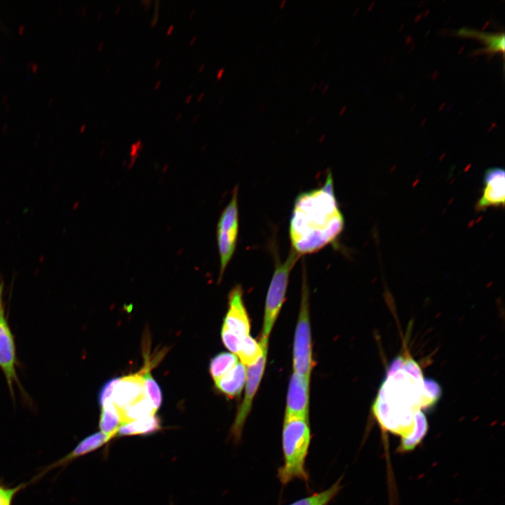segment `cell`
<instances>
[{
	"instance_id": "10",
	"label": "cell",
	"mask_w": 505,
	"mask_h": 505,
	"mask_svg": "<svg viewBox=\"0 0 505 505\" xmlns=\"http://www.w3.org/2000/svg\"><path fill=\"white\" fill-rule=\"evenodd\" d=\"M310 380L292 372L288 388L285 416L309 420Z\"/></svg>"
},
{
	"instance_id": "28",
	"label": "cell",
	"mask_w": 505,
	"mask_h": 505,
	"mask_svg": "<svg viewBox=\"0 0 505 505\" xmlns=\"http://www.w3.org/2000/svg\"><path fill=\"white\" fill-rule=\"evenodd\" d=\"M141 3L143 5L144 9L145 11H148L150 8V5L152 3V1L151 0H142L141 1Z\"/></svg>"
},
{
	"instance_id": "9",
	"label": "cell",
	"mask_w": 505,
	"mask_h": 505,
	"mask_svg": "<svg viewBox=\"0 0 505 505\" xmlns=\"http://www.w3.org/2000/svg\"><path fill=\"white\" fill-rule=\"evenodd\" d=\"M484 187L476 210L483 211L492 206H504L505 201V173L501 168L486 170L483 177Z\"/></svg>"
},
{
	"instance_id": "23",
	"label": "cell",
	"mask_w": 505,
	"mask_h": 505,
	"mask_svg": "<svg viewBox=\"0 0 505 505\" xmlns=\"http://www.w3.org/2000/svg\"><path fill=\"white\" fill-rule=\"evenodd\" d=\"M221 337L226 348H227L231 353L237 355L243 339L230 332L224 327H222Z\"/></svg>"
},
{
	"instance_id": "34",
	"label": "cell",
	"mask_w": 505,
	"mask_h": 505,
	"mask_svg": "<svg viewBox=\"0 0 505 505\" xmlns=\"http://www.w3.org/2000/svg\"><path fill=\"white\" fill-rule=\"evenodd\" d=\"M197 36L194 35L189 40V45H194L196 41Z\"/></svg>"
},
{
	"instance_id": "31",
	"label": "cell",
	"mask_w": 505,
	"mask_h": 505,
	"mask_svg": "<svg viewBox=\"0 0 505 505\" xmlns=\"http://www.w3.org/2000/svg\"><path fill=\"white\" fill-rule=\"evenodd\" d=\"M161 62H162L161 59V58H158V59L155 61V62H154V67L155 69L159 68V66L161 65Z\"/></svg>"
},
{
	"instance_id": "5",
	"label": "cell",
	"mask_w": 505,
	"mask_h": 505,
	"mask_svg": "<svg viewBox=\"0 0 505 505\" xmlns=\"http://www.w3.org/2000/svg\"><path fill=\"white\" fill-rule=\"evenodd\" d=\"M238 187L236 186L231 198L220 216L216 237L220 256L219 281H222L225 269L236 250L238 234Z\"/></svg>"
},
{
	"instance_id": "43",
	"label": "cell",
	"mask_w": 505,
	"mask_h": 505,
	"mask_svg": "<svg viewBox=\"0 0 505 505\" xmlns=\"http://www.w3.org/2000/svg\"><path fill=\"white\" fill-rule=\"evenodd\" d=\"M285 3H286V0H283V1L280 3V6H280L281 8H282Z\"/></svg>"
},
{
	"instance_id": "44",
	"label": "cell",
	"mask_w": 505,
	"mask_h": 505,
	"mask_svg": "<svg viewBox=\"0 0 505 505\" xmlns=\"http://www.w3.org/2000/svg\"><path fill=\"white\" fill-rule=\"evenodd\" d=\"M316 83H314L312 86L311 87V90H313L314 88H315Z\"/></svg>"
},
{
	"instance_id": "40",
	"label": "cell",
	"mask_w": 505,
	"mask_h": 505,
	"mask_svg": "<svg viewBox=\"0 0 505 505\" xmlns=\"http://www.w3.org/2000/svg\"><path fill=\"white\" fill-rule=\"evenodd\" d=\"M121 9V6L120 5L117 6L114 11L115 14L119 13Z\"/></svg>"
},
{
	"instance_id": "24",
	"label": "cell",
	"mask_w": 505,
	"mask_h": 505,
	"mask_svg": "<svg viewBox=\"0 0 505 505\" xmlns=\"http://www.w3.org/2000/svg\"><path fill=\"white\" fill-rule=\"evenodd\" d=\"M118 378H113L107 381L102 387L99 393V403L102 405L105 403L112 401L113 389Z\"/></svg>"
},
{
	"instance_id": "12",
	"label": "cell",
	"mask_w": 505,
	"mask_h": 505,
	"mask_svg": "<svg viewBox=\"0 0 505 505\" xmlns=\"http://www.w3.org/2000/svg\"><path fill=\"white\" fill-rule=\"evenodd\" d=\"M246 380V368L238 363L231 370L215 382L216 389L226 397L233 398L238 396Z\"/></svg>"
},
{
	"instance_id": "29",
	"label": "cell",
	"mask_w": 505,
	"mask_h": 505,
	"mask_svg": "<svg viewBox=\"0 0 505 505\" xmlns=\"http://www.w3.org/2000/svg\"><path fill=\"white\" fill-rule=\"evenodd\" d=\"M224 71H225V68L223 67L220 68L217 70V74H216V77H217V80H220L222 78V76H223V74L224 73Z\"/></svg>"
},
{
	"instance_id": "22",
	"label": "cell",
	"mask_w": 505,
	"mask_h": 505,
	"mask_svg": "<svg viewBox=\"0 0 505 505\" xmlns=\"http://www.w3.org/2000/svg\"><path fill=\"white\" fill-rule=\"evenodd\" d=\"M426 428L424 418L422 416L417 417L414 431L408 438L401 440L400 449L404 451L413 450L424 436Z\"/></svg>"
},
{
	"instance_id": "19",
	"label": "cell",
	"mask_w": 505,
	"mask_h": 505,
	"mask_svg": "<svg viewBox=\"0 0 505 505\" xmlns=\"http://www.w3.org/2000/svg\"><path fill=\"white\" fill-rule=\"evenodd\" d=\"M152 367L149 363H145L140 371L142 373L146 396L156 412L161 405L162 393L159 385L150 373Z\"/></svg>"
},
{
	"instance_id": "21",
	"label": "cell",
	"mask_w": 505,
	"mask_h": 505,
	"mask_svg": "<svg viewBox=\"0 0 505 505\" xmlns=\"http://www.w3.org/2000/svg\"><path fill=\"white\" fill-rule=\"evenodd\" d=\"M339 488V483H336L323 492L296 501L290 505H327L338 492Z\"/></svg>"
},
{
	"instance_id": "33",
	"label": "cell",
	"mask_w": 505,
	"mask_h": 505,
	"mask_svg": "<svg viewBox=\"0 0 505 505\" xmlns=\"http://www.w3.org/2000/svg\"><path fill=\"white\" fill-rule=\"evenodd\" d=\"M205 67H206L205 63L201 64L198 67V72L201 73L204 70Z\"/></svg>"
},
{
	"instance_id": "7",
	"label": "cell",
	"mask_w": 505,
	"mask_h": 505,
	"mask_svg": "<svg viewBox=\"0 0 505 505\" xmlns=\"http://www.w3.org/2000/svg\"><path fill=\"white\" fill-rule=\"evenodd\" d=\"M267 353L268 349L255 365L246 368L245 393L231 430L236 439L241 437L244 424L251 410L252 400L264 372Z\"/></svg>"
},
{
	"instance_id": "18",
	"label": "cell",
	"mask_w": 505,
	"mask_h": 505,
	"mask_svg": "<svg viewBox=\"0 0 505 505\" xmlns=\"http://www.w3.org/2000/svg\"><path fill=\"white\" fill-rule=\"evenodd\" d=\"M119 412L122 424L156 415V411L147 396L135 402L125 409L119 410Z\"/></svg>"
},
{
	"instance_id": "46",
	"label": "cell",
	"mask_w": 505,
	"mask_h": 505,
	"mask_svg": "<svg viewBox=\"0 0 505 505\" xmlns=\"http://www.w3.org/2000/svg\"><path fill=\"white\" fill-rule=\"evenodd\" d=\"M318 41H319V38L317 39V40H316V41L315 42L314 44L316 45Z\"/></svg>"
},
{
	"instance_id": "2",
	"label": "cell",
	"mask_w": 505,
	"mask_h": 505,
	"mask_svg": "<svg viewBox=\"0 0 505 505\" xmlns=\"http://www.w3.org/2000/svg\"><path fill=\"white\" fill-rule=\"evenodd\" d=\"M310 439L309 420L285 415L282 432L284 463L278 472L283 484L285 485L295 478L307 480L308 475L304 466Z\"/></svg>"
},
{
	"instance_id": "25",
	"label": "cell",
	"mask_w": 505,
	"mask_h": 505,
	"mask_svg": "<svg viewBox=\"0 0 505 505\" xmlns=\"http://www.w3.org/2000/svg\"><path fill=\"white\" fill-rule=\"evenodd\" d=\"M17 490V488L6 489L0 487V505H11L12 498Z\"/></svg>"
},
{
	"instance_id": "45",
	"label": "cell",
	"mask_w": 505,
	"mask_h": 505,
	"mask_svg": "<svg viewBox=\"0 0 505 505\" xmlns=\"http://www.w3.org/2000/svg\"><path fill=\"white\" fill-rule=\"evenodd\" d=\"M323 83H324V81H322L321 82V83L319 84V87H321Z\"/></svg>"
},
{
	"instance_id": "20",
	"label": "cell",
	"mask_w": 505,
	"mask_h": 505,
	"mask_svg": "<svg viewBox=\"0 0 505 505\" xmlns=\"http://www.w3.org/2000/svg\"><path fill=\"white\" fill-rule=\"evenodd\" d=\"M238 363V357L232 353L222 352L210 362L209 372L214 381L221 377Z\"/></svg>"
},
{
	"instance_id": "36",
	"label": "cell",
	"mask_w": 505,
	"mask_h": 505,
	"mask_svg": "<svg viewBox=\"0 0 505 505\" xmlns=\"http://www.w3.org/2000/svg\"><path fill=\"white\" fill-rule=\"evenodd\" d=\"M161 85V81L158 80L154 84V89L155 90L159 89L160 88Z\"/></svg>"
},
{
	"instance_id": "26",
	"label": "cell",
	"mask_w": 505,
	"mask_h": 505,
	"mask_svg": "<svg viewBox=\"0 0 505 505\" xmlns=\"http://www.w3.org/2000/svg\"><path fill=\"white\" fill-rule=\"evenodd\" d=\"M159 0H156L154 2V14L152 16V18L150 21V26L152 27H154L158 22L159 17Z\"/></svg>"
},
{
	"instance_id": "4",
	"label": "cell",
	"mask_w": 505,
	"mask_h": 505,
	"mask_svg": "<svg viewBox=\"0 0 505 505\" xmlns=\"http://www.w3.org/2000/svg\"><path fill=\"white\" fill-rule=\"evenodd\" d=\"M299 257L291 250L283 262L276 259L274 271L266 296L263 328L261 335L263 337L269 339L285 299L290 274Z\"/></svg>"
},
{
	"instance_id": "37",
	"label": "cell",
	"mask_w": 505,
	"mask_h": 505,
	"mask_svg": "<svg viewBox=\"0 0 505 505\" xmlns=\"http://www.w3.org/2000/svg\"><path fill=\"white\" fill-rule=\"evenodd\" d=\"M182 116V112H178L175 116V120L179 121L181 119Z\"/></svg>"
},
{
	"instance_id": "8",
	"label": "cell",
	"mask_w": 505,
	"mask_h": 505,
	"mask_svg": "<svg viewBox=\"0 0 505 505\" xmlns=\"http://www.w3.org/2000/svg\"><path fill=\"white\" fill-rule=\"evenodd\" d=\"M228 303V311L222 327L243 339L250 335V322L243 303L241 285H236L231 289L229 294Z\"/></svg>"
},
{
	"instance_id": "11",
	"label": "cell",
	"mask_w": 505,
	"mask_h": 505,
	"mask_svg": "<svg viewBox=\"0 0 505 505\" xmlns=\"http://www.w3.org/2000/svg\"><path fill=\"white\" fill-rule=\"evenodd\" d=\"M146 397L142 373H137L118 378L112 395V402L122 410L135 402Z\"/></svg>"
},
{
	"instance_id": "14",
	"label": "cell",
	"mask_w": 505,
	"mask_h": 505,
	"mask_svg": "<svg viewBox=\"0 0 505 505\" xmlns=\"http://www.w3.org/2000/svg\"><path fill=\"white\" fill-rule=\"evenodd\" d=\"M268 338L261 336L260 341L250 335L243 338L237 357L245 366L255 365L268 349Z\"/></svg>"
},
{
	"instance_id": "15",
	"label": "cell",
	"mask_w": 505,
	"mask_h": 505,
	"mask_svg": "<svg viewBox=\"0 0 505 505\" xmlns=\"http://www.w3.org/2000/svg\"><path fill=\"white\" fill-rule=\"evenodd\" d=\"M160 419L155 415L147 417L121 424L116 432V436L146 435L160 430Z\"/></svg>"
},
{
	"instance_id": "16",
	"label": "cell",
	"mask_w": 505,
	"mask_h": 505,
	"mask_svg": "<svg viewBox=\"0 0 505 505\" xmlns=\"http://www.w3.org/2000/svg\"><path fill=\"white\" fill-rule=\"evenodd\" d=\"M122 424L121 414L118 408L112 401L101 405V413L99 426L100 431L115 438L119 427Z\"/></svg>"
},
{
	"instance_id": "6",
	"label": "cell",
	"mask_w": 505,
	"mask_h": 505,
	"mask_svg": "<svg viewBox=\"0 0 505 505\" xmlns=\"http://www.w3.org/2000/svg\"><path fill=\"white\" fill-rule=\"evenodd\" d=\"M16 346L14 336L8 325L4 310L0 315V368L4 374L12 399L14 400L13 386H18L22 395H26L18 379Z\"/></svg>"
},
{
	"instance_id": "13",
	"label": "cell",
	"mask_w": 505,
	"mask_h": 505,
	"mask_svg": "<svg viewBox=\"0 0 505 505\" xmlns=\"http://www.w3.org/2000/svg\"><path fill=\"white\" fill-rule=\"evenodd\" d=\"M456 35L476 38L482 41L485 47L473 50V55L487 53L490 55L504 52V33L487 32L467 27L460 28L455 32Z\"/></svg>"
},
{
	"instance_id": "30",
	"label": "cell",
	"mask_w": 505,
	"mask_h": 505,
	"mask_svg": "<svg viewBox=\"0 0 505 505\" xmlns=\"http://www.w3.org/2000/svg\"><path fill=\"white\" fill-rule=\"evenodd\" d=\"M173 29H174V25L172 24V25H169L166 29V34L170 35L173 32Z\"/></svg>"
},
{
	"instance_id": "39",
	"label": "cell",
	"mask_w": 505,
	"mask_h": 505,
	"mask_svg": "<svg viewBox=\"0 0 505 505\" xmlns=\"http://www.w3.org/2000/svg\"><path fill=\"white\" fill-rule=\"evenodd\" d=\"M328 88H329V85L328 83L325 84L323 88L322 93H325L328 90Z\"/></svg>"
},
{
	"instance_id": "27",
	"label": "cell",
	"mask_w": 505,
	"mask_h": 505,
	"mask_svg": "<svg viewBox=\"0 0 505 505\" xmlns=\"http://www.w3.org/2000/svg\"><path fill=\"white\" fill-rule=\"evenodd\" d=\"M3 293H4V283H0V315L4 310L3 304Z\"/></svg>"
},
{
	"instance_id": "17",
	"label": "cell",
	"mask_w": 505,
	"mask_h": 505,
	"mask_svg": "<svg viewBox=\"0 0 505 505\" xmlns=\"http://www.w3.org/2000/svg\"><path fill=\"white\" fill-rule=\"evenodd\" d=\"M112 439V438L110 436L101 431L90 434L83 438L69 454H68L60 462V463L67 462L70 460L91 452L102 447Z\"/></svg>"
},
{
	"instance_id": "1",
	"label": "cell",
	"mask_w": 505,
	"mask_h": 505,
	"mask_svg": "<svg viewBox=\"0 0 505 505\" xmlns=\"http://www.w3.org/2000/svg\"><path fill=\"white\" fill-rule=\"evenodd\" d=\"M344 227L329 172L322 187L302 192L295 198L289 224L291 250L299 257L316 252L336 241Z\"/></svg>"
},
{
	"instance_id": "3",
	"label": "cell",
	"mask_w": 505,
	"mask_h": 505,
	"mask_svg": "<svg viewBox=\"0 0 505 505\" xmlns=\"http://www.w3.org/2000/svg\"><path fill=\"white\" fill-rule=\"evenodd\" d=\"M309 300V290L304 278L302 284L299 311L294 336L292 369L293 372L310 380L314 363L312 357Z\"/></svg>"
},
{
	"instance_id": "41",
	"label": "cell",
	"mask_w": 505,
	"mask_h": 505,
	"mask_svg": "<svg viewBox=\"0 0 505 505\" xmlns=\"http://www.w3.org/2000/svg\"><path fill=\"white\" fill-rule=\"evenodd\" d=\"M196 11L195 9L192 10L189 13V18H192L194 15L196 14Z\"/></svg>"
},
{
	"instance_id": "42",
	"label": "cell",
	"mask_w": 505,
	"mask_h": 505,
	"mask_svg": "<svg viewBox=\"0 0 505 505\" xmlns=\"http://www.w3.org/2000/svg\"><path fill=\"white\" fill-rule=\"evenodd\" d=\"M103 46H104L103 42L102 41L100 42L99 45H98V48H97L98 50H101L103 48Z\"/></svg>"
},
{
	"instance_id": "38",
	"label": "cell",
	"mask_w": 505,
	"mask_h": 505,
	"mask_svg": "<svg viewBox=\"0 0 505 505\" xmlns=\"http://www.w3.org/2000/svg\"><path fill=\"white\" fill-rule=\"evenodd\" d=\"M198 118H199V115H198V114L194 115V116H193L192 119H191L192 123H196V121H198Z\"/></svg>"
},
{
	"instance_id": "32",
	"label": "cell",
	"mask_w": 505,
	"mask_h": 505,
	"mask_svg": "<svg viewBox=\"0 0 505 505\" xmlns=\"http://www.w3.org/2000/svg\"><path fill=\"white\" fill-rule=\"evenodd\" d=\"M192 98H193V95H192V94L188 95L185 97V99H184V102H185L186 104L189 103V102H191V100H192Z\"/></svg>"
},
{
	"instance_id": "35",
	"label": "cell",
	"mask_w": 505,
	"mask_h": 505,
	"mask_svg": "<svg viewBox=\"0 0 505 505\" xmlns=\"http://www.w3.org/2000/svg\"><path fill=\"white\" fill-rule=\"evenodd\" d=\"M205 95H206V94H205V93H203V92L199 93L198 95L197 96V98H196V99H197V101H198V102L201 101V100L203 99V97H205Z\"/></svg>"
}]
</instances>
